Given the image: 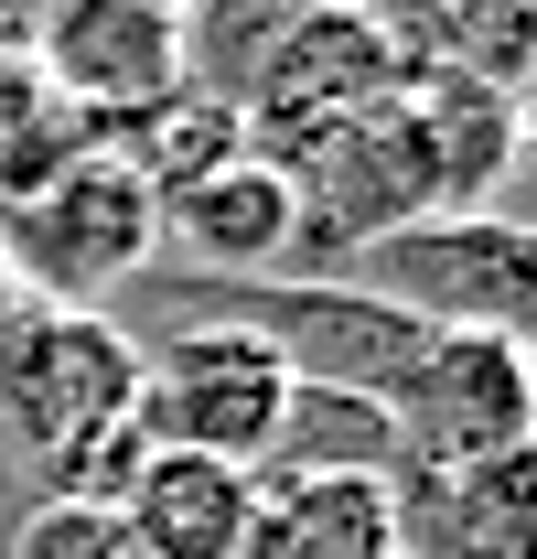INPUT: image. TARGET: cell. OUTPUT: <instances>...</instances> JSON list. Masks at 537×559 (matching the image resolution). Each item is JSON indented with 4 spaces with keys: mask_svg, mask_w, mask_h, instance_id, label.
I'll list each match as a JSON object with an SVG mask.
<instances>
[{
    "mask_svg": "<svg viewBox=\"0 0 537 559\" xmlns=\"http://www.w3.org/2000/svg\"><path fill=\"white\" fill-rule=\"evenodd\" d=\"M140 334L108 312H44L22 301V323L0 334V430L33 452L44 506H119L140 474Z\"/></svg>",
    "mask_w": 537,
    "mask_h": 559,
    "instance_id": "1",
    "label": "cell"
},
{
    "mask_svg": "<svg viewBox=\"0 0 537 559\" xmlns=\"http://www.w3.org/2000/svg\"><path fill=\"white\" fill-rule=\"evenodd\" d=\"M204 312L215 323H248L290 366V388H334V399H366V409H387L408 388V366L430 355V323L419 312H398V301H377V290H355L334 270L204 280Z\"/></svg>",
    "mask_w": 537,
    "mask_h": 559,
    "instance_id": "2",
    "label": "cell"
},
{
    "mask_svg": "<svg viewBox=\"0 0 537 559\" xmlns=\"http://www.w3.org/2000/svg\"><path fill=\"white\" fill-rule=\"evenodd\" d=\"M0 259L22 290H44V312H97L119 280H140L162 259V194L108 140H86L44 194H22L0 215Z\"/></svg>",
    "mask_w": 537,
    "mask_h": 559,
    "instance_id": "3",
    "label": "cell"
},
{
    "mask_svg": "<svg viewBox=\"0 0 537 559\" xmlns=\"http://www.w3.org/2000/svg\"><path fill=\"white\" fill-rule=\"evenodd\" d=\"M279 409H290V366L248 334V323H172V334H151L140 345V441L151 452H204V463H237V474H259L268 441H279Z\"/></svg>",
    "mask_w": 537,
    "mask_h": 559,
    "instance_id": "4",
    "label": "cell"
},
{
    "mask_svg": "<svg viewBox=\"0 0 537 559\" xmlns=\"http://www.w3.org/2000/svg\"><path fill=\"white\" fill-rule=\"evenodd\" d=\"M398 430V485H441V474H484L516 463L537 430V377L516 334H473V323H430V355L408 366L387 399Z\"/></svg>",
    "mask_w": 537,
    "mask_h": 559,
    "instance_id": "5",
    "label": "cell"
},
{
    "mask_svg": "<svg viewBox=\"0 0 537 559\" xmlns=\"http://www.w3.org/2000/svg\"><path fill=\"white\" fill-rule=\"evenodd\" d=\"M355 290L398 301L419 323H473V334H516L537 323V237L516 215H419L398 237L355 248Z\"/></svg>",
    "mask_w": 537,
    "mask_h": 559,
    "instance_id": "6",
    "label": "cell"
},
{
    "mask_svg": "<svg viewBox=\"0 0 537 559\" xmlns=\"http://www.w3.org/2000/svg\"><path fill=\"white\" fill-rule=\"evenodd\" d=\"M33 55H44V97L86 140H108L172 86H194V22L183 0H44Z\"/></svg>",
    "mask_w": 537,
    "mask_h": 559,
    "instance_id": "7",
    "label": "cell"
},
{
    "mask_svg": "<svg viewBox=\"0 0 537 559\" xmlns=\"http://www.w3.org/2000/svg\"><path fill=\"white\" fill-rule=\"evenodd\" d=\"M290 205H301V259H355V248L398 237L419 215H441L430 151L408 130V97H387V108H366V119L312 140L290 162Z\"/></svg>",
    "mask_w": 537,
    "mask_h": 559,
    "instance_id": "8",
    "label": "cell"
},
{
    "mask_svg": "<svg viewBox=\"0 0 537 559\" xmlns=\"http://www.w3.org/2000/svg\"><path fill=\"white\" fill-rule=\"evenodd\" d=\"M162 237L194 259L204 280H290L301 259V205H290V173L237 151L226 173H204L183 194H162Z\"/></svg>",
    "mask_w": 537,
    "mask_h": 559,
    "instance_id": "9",
    "label": "cell"
},
{
    "mask_svg": "<svg viewBox=\"0 0 537 559\" xmlns=\"http://www.w3.org/2000/svg\"><path fill=\"white\" fill-rule=\"evenodd\" d=\"M408 130H419V151H430L441 215H494L516 151H527V97L463 75L452 55H419V75H408Z\"/></svg>",
    "mask_w": 537,
    "mask_h": 559,
    "instance_id": "10",
    "label": "cell"
},
{
    "mask_svg": "<svg viewBox=\"0 0 537 559\" xmlns=\"http://www.w3.org/2000/svg\"><path fill=\"white\" fill-rule=\"evenodd\" d=\"M108 516L140 559H237L248 516H259V474L204 463V452H140V474L119 485Z\"/></svg>",
    "mask_w": 537,
    "mask_h": 559,
    "instance_id": "11",
    "label": "cell"
},
{
    "mask_svg": "<svg viewBox=\"0 0 537 559\" xmlns=\"http://www.w3.org/2000/svg\"><path fill=\"white\" fill-rule=\"evenodd\" d=\"M237 559H408L398 485L377 474H259V516Z\"/></svg>",
    "mask_w": 537,
    "mask_h": 559,
    "instance_id": "12",
    "label": "cell"
},
{
    "mask_svg": "<svg viewBox=\"0 0 537 559\" xmlns=\"http://www.w3.org/2000/svg\"><path fill=\"white\" fill-rule=\"evenodd\" d=\"M108 151L130 162L151 194H183V183H204V173H226V162L248 151V130H237V97H215V86H172L162 108H140L130 130H108Z\"/></svg>",
    "mask_w": 537,
    "mask_h": 559,
    "instance_id": "13",
    "label": "cell"
},
{
    "mask_svg": "<svg viewBox=\"0 0 537 559\" xmlns=\"http://www.w3.org/2000/svg\"><path fill=\"white\" fill-rule=\"evenodd\" d=\"M259 474H377V485H398V430H387V409H366V399L290 388L279 441H268Z\"/></svg>",
    "mask_w": 537,
    "mask_h": 559,
    "instance_id": "14",
    "label": "cell"
},
{
    "mask_svg": "<svg viewBox=\"0 0 537 559\" xmlns=\"http://www.w3.org/2000/svg\"><path fill=\"white\" fill-rule=\"evenodd\" d=\"M11 559H140V549L119 538L108 506H33L22 538H11Z\"/></svg>",
    "mask_w": 537,
    "mask_h": 559,
    "instance_id": "15",
    "label": "cell"
},
{
    "mask_svg": "<svg viewBox=\"0 0 537 559\" xmlns=\"http://www.w3.org/2000/svg\"><path fill=\"white\" fill-rule=\"evenodd\" d=\"M33 22H44V0H0V44H11V33H33Z\"/></svg>",
    "mask_w": 537,
    "mask_h": 559,
    "instance_id": "16",
    "label": "cell"
}]
</instances>
